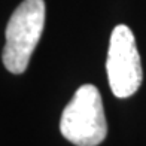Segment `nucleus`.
<instances>
[{
    "instance_id": "7ed1b4c3",
    "label": "nucleus",
    "mask_w": 146,
    "mask_h": 146,
    "mask_svg": "<svg viewBox=\"0 0 146 146\" xmlns=\"http://www.w3.org/2000/svg\"><path fill=\"white\" fill-rule=\"evenodd\" d=\"M106 70L115 97H131L140 88L143 81L140 55L134 35L124 24L116 25L110 35Z\"/></svg>"
},
{
    "instance_id": "f257e3e1",
    "label": "nucleus",
    "mask_w": 146,
    "mask_h": 146,
    "mask_svg": "<svg viewBox=\"0 0 146 146\" xmlns=\"http://www.w3.org/2000/svg\"><path fill=\"white\" fill-rule=\"evenodd\" d=\"M46 6L43 0H23L6 25V43L2 61L8 72L21 75L29 67L31 54L45 27Z\"/></svg>"
},
{
    "instance_id": "f03ea898",
    "label": "nucleus",
    "mask_w": 146,
    "mask_h": 146,
    "mask_svg": "<svg viewBox=\"0 0 146 146\" xmlns=\"http://www.w3.org/2000/svg\"><path fill=\"white\" fill-rule=\"evenodd\" d=\"M64 139L76 146H97L108 136L102 96L94 85L79 87L64 108L60 119Z\"/></svg>"
}]
</instances>
